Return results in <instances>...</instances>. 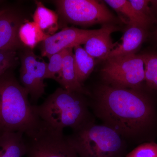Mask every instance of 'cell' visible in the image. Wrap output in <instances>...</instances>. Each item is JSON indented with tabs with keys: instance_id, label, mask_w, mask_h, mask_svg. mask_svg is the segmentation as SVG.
Wrapping results in <instances>:
<instances>
[{
	"instance_id": "obj_1",
	"label": "cell",
	"mask_w": 157,
	"mask_h": 157,
	"mask_svg": "<svg viewBox=\"0 0 157 157\" xmlns=\"http://www.w3.org/2000/svg\"><path fill=\"white\" fill-rule=\"evenodd\" d=\"M145 87L121 88L108 85L96 88L90 108L103 124L135 144L157 139V100Z\"/></svg>"
},
{
	"instance_id": "obj_2",
	"label": "cell",
	"mask_w": 157,
	"mask_h": 157,
	"mask_svg": "<svg viewBox=\"0 0 157 157\" xmlns=\"http://www.w3.org/2000/svg\"><path fill=\"white\" fill-rule=\"evenodd\" d=\"M41 120L29 100L27 91L11 70L0 76V134L25 133L36 128Z\"/></svg>"
},
{
	"instance_id": "obj_3",
	"label": "cell",
	"mask_w": 157,
	"mask_h": 157,
	"mask_svg": "<svg viewBox=\"0 0 157 157\" xmlns=\"http://www.w3.org/2000/svg\"><path fill=\"white\" fill-rule=\"evenodd\" d=\"M86 96L58 88L44 102L35 105L37 115L42 121L59 130L71 128L73 131L94 122Z\"/></svg>"
},
{
	"instance_id": "obj_4",
	"label": "cell",
	"mask_w": 157,
	"mask_h": 157,
	"mask_svg": "<svg viewBox=\"0 0 157 157\" xmlns=\"http://www.w3.org/2000/svg\"><path fill=\"white\" fill-rule=\"evenodd\" d=\"M79 157H125L128 142L106 125L87 124L66 136Z\"/></svg>"
},
{
	"instance_id": "obj_5",
	"label": "cell",
	"mask_w": 157,
	"mask_h": 157,
	"mask_svg": "<svg viewBox=\"0 0 157 157\" xmlns=\"http://www.w3.org/2000/svg\"><path fill=\"white\" fill-rule=\"evenodd\" d=\"M101 70L104 84L121 88L144 87V64L142 55L112 57L105 60Z\"/></svg>"
},
{
	"instance_id": "obj_6",
	"label": "cell",
	"mask_w": 157,
	"mask_h": 157,
	"mask_svg": "<svg viewBox=\"0 0 157 157\" xmlns=\"http://www.w3.org/2000/svg\"><path fill=\"white\" fill-rule=\"evenodd\" d=\"M26 157H79L67 140L63 130L50 126L41 120L36 128L24 134Z\"/></svg>"
},
{
	"instance_id": "obj_7",
	"label": "cell",
	"mask_w": 157,
	"mask_h": 157,
	"mask_svg": "<svg viewBox=\"0 0 157 157\" xmlns=\"http://www.w3.org/2000/svg\"><path fill=\"white\" fill-rule=\"evenodd\" d=\"M58 14L64 21L76 25L114 24L120 21L105 6L95 0L54 1Z\"/></svg>"
},
{
	"instance_id": "obj_8",
	"label": "cell",
	"mask_w": 157,
	"mask_h": 157,
	"mask_svg": "<svg viewBox=\"0 0 157 157\" xmlns=\"http://www.w3.org/2000/svg\"><path fill=\"white\" fill-rule=\"evenodd\" d=\"M20 80L27 91L33 105H37L45 92L44 80L47 63L39 60L33 49L25 48L20 54Z\"/></svg>"
},
{
	"instance_id": "obj_9",
	"label": "cell",
	"mask_w": 157,
	"mask_h": 157,
	"mask_svg": "<svg viewBox=\"0 0 157 157\" xmlns=\"http://www.w3.org/2000/svg\"><path fill=\"white\" fill-rule=\"evenodd\" d=\"M101 30H86L75 27H67L49 36L42 42L41 54L49 58L52 55L68 48L85 44L91 37Z\"/></svg>"
},
{
	"instance_id": "obj_10",
	"label": "cell",
	"mask_w": 157,
	"mask_h": 157,
	"mask_svg": "<svg viewBox=\"0 0 157 157\" xmlns=\"http://www.w3.org/2000/svg\"><path fill=\"white\" fill-rule=\"evenodd\" d=\"M17 9L5 8L0 11V51L16 50L23 47L18 38L20 27L25 22Z\"/></svg>"
},
{
	"instance_id": "obj_11",
	"label": "cell",
	"mask_w": 157,
	"mask_h": 157,
	"mask_svg": "<svg viewBox=\"0 0 157 157\" xmlns=\"http://www.w3.org/2000/svg\"><path fill=\"white\" fill-rule=\"evenodd\" d=\"M119 30L115 25H104L99 33L91 37L85 43V50L94 58L105 60L116 46L113 42L111 34Z\"/></svg>"
},
{
	"instance_id": "obj_12",
	"label": "cell",
	"mask_w": 157,
	"mask_h": 157,
	"mask_svg": "<svg viewBox=\"0 0 157 157\" xmlns=\"http://www.w3.org/2000/svg\"><path fill=\"white\" fill-rule=\"evenodd\" d=\"M147 30L139 26H128L122 37L121 43L112 50L105 60L112 57L136 54L147 36Z\"/></svg>"
},
{
	"instance_id": "obj_13",
	"label": "cell",
	"mask_w": 157,
	"mask_h": 157,
	"mask_svg": "<svg viewBox=\"0 0 157 157\" xmlns=\"http://www.w3.org/2000/svg\"><path fill=\"white\" fill-rule=\"evenodd\" d=\"M73 48H68L63 59L59 83L62 88L73 92L80 93L89 97L90 93L78 81L74 63Z\"/></svg>"
},
{
	"instance_id": "obj_14",
	"label": "cell",
	"mask_w": 157,
	"mask_h": 157,
	"mask_svg": "<svg viewBox=\"0 0 157 157\" xmlns=\"http://www.w3.org/2000/svg\"><path fill=\"white\" fill-rule=\"evenodd\" d=\"M24 133L5 132L0 134V157H23L27 153Z\"/></svg>"
},
{
	"instance_id": "obj_15",
	"label": "cell",
	"mask_w": 157,
	"mask_h": 157,
	"mask_svg": "<svg viewBox=\"0 0 157 157\" xmlns=\"http://www.w3.org/2000/svg\"><path fill=\"white\" fill-rule=\"evenodd\" d=\"M104 2L116 11L120 20L128 26H139L147 30L152 24L133 9L128 0H105Z\"/></svg>"
},
{
	"instance_id": "obj_16",
	"label": "cell",
	"mask_w": 157,
	"mask_h": 157,
	"mask_svg": "<svg viewBox=\"0 0 157 157\" xmlns=\"http://www.w3.org/2000/svg\"><path fill=\"white\" fill-rule=\"evenodd\" d=\"M36 8L33 16V21L38 25L44 33L50 36L59 29V15L46 8L41 2H36Z\"/></svg>"
},
{
	"instance_id": "obj_17",
	"label": "cell",
	"mask_w": 157,
	"mask_h": 157,
	"mask_svg": "<svg viewBox=\"0 0 157 157\" xmlns=\"http://www.w3.org/2000/svg\"><path fill=\"white\" fill-rule=\"evenodd\" d=\"M74 49V63L78 81L83 85V82L92 73L97 62L86 51L81 45H76Z\"/></svg>"
},
{
	"instance_id": "obj_18",
	"label": "cell",
	"mask_w": 157,
	"mask_h": 157,
	"mask_svg": "<svg viewBox=\"0 0 157 157\" xmlns=\"http://www.w3.org/2000/svg\"><path fill=\"white\" fill-rule=\"evenodd\" d=\"M18 38L24 47L33 49L39 43L43 42L49 36L44 33L34 21H27L20 27Z\"/></svg>"
},
{
	"instance_id": "obj_19",
	"label": "cell",
	"mask_w": 157,
	"mask_h": 157,
	"mask_svg": "<svg viewBox=\"0 0 157 157\" xmlns=\"http://www.w3.org/2000/svg\"><path fill=\"white\" fill-rule=\"evenodd\" d=\"M141 55L144 62L145 86L151 91H157V54L150 52Z\"/></svg>"
},
{
	"instance_id": "obj_20",
	"label": "cell",
	"mask_w": 157,
	"mask_h": 157,
	"mask_svg": "<svg viewBox=\"0 0 157 157\" xmlns=\"http://www.w3.org/2000/svg\"><path fill=\"white\" fill-rule=\"evenodd\" d=\"M67 49V48L54 54L48 58L49 62L47 63L45 79L50 78L59 82L61 73L64 57Z\"/></svg>"
},
{
	"instance_id": "obj_21",
	"label": "cell",
	"mask_w": 157,
	"mask_h": 157,
	"mask_svg": "<svg viewBox=\"0 0 157 157\" xmlns=\"http://www.w3.org/2000/svg\"><path fill=\"white\" fill-rule=\"evenodd\" d=\"M125 157H157V143L147 142L141 144Z\"/></svg>"
},
{
	"instance_id": "obj_22",
	"label": "cell",
	"mask_w": 157,
	"mask_h": 157,
	"mask_svg": "<svg viewBox=\"0 0 157 157\" xmlns=\"http://www.w3.org/2000/svg\"><path fill=\"white\" fill-rule=\"evenodd\" d=\"M17 60V50L0 51V76L14 67Z\"/></svg>"
},
{
	"instance_id": "obj_23",
	"label": "cell",
	"mask_w": 157,
	"mask_h": 157,
	"mask_svg": "<svg viewBox=\"0 0 157 157\" xmlns=\"http://www.w3.org/2000/svg\"><path fill=\"white\" fill-rule=\"evenodd\" d=\"M133 9L141 16L152 24L156 21L154 12L149 6L150 1L147 0H128Z\"/></svg>"
},
{
	"instance_id": "obj_24",
	"label": "cell",
	"mask_w": 157,
	"mask_h": 157,
	"mask_svg": "<svg viewBox=\"0 0 157 157\" xmlns=\"http://www.w3.org/2000/svg\"><path fill=\"white\" fill-rule=\"evenodd\" d=\"M150 3L151 5V9L153 11H155L157 12V0L150 1Z\"/></svg>"
},
{
	"instance_id": "obj_25",
	"label": "cell",
	"mask_w": 157,
	"mask_h": 157,
	"mask_svg": "<svg viewBox=\"0 0 157 157\" xmlns=\"http://www.w3.org/2000/svg\"><path fill=\"white\" fill-rule=\"evenodd\" d=\"M155 37L156 38V39H157V29H156V30L155 32Z\"/></svg>"
},
{
	"instance_id": "obj_26",
	"label": "cell",
	"mask_w": 157,
	"mask_h": 157,
	"mask_svg": "<svg viewBox=\"0 0 157 157\" xmlns=\"http://www.w3.org/2000/svg\"><path fill=\"white\" fill-rule=\"evenodd\" d=\"M0 3H1V1H0Z\"/></svg>"
}]
</instances>
